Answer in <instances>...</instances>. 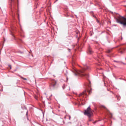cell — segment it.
I'll return each instance as SVG.
<instances>
[{
  "mask_svg": "<svg viewBox=\"0 0 126 126\" xmlns=\"http://www.w3.org/2000/svg\"><path fill=\"white\" fill-rule=\"evenodd\" d=\"M117 20L118 22L123 25H126V19L123 17L119 16L117 18Z\"/></svg>",
  "mask_w": 126,
  "mask_h": 126,
  "instance_id": "1",
  "label": "cell"
}]
</instances>
